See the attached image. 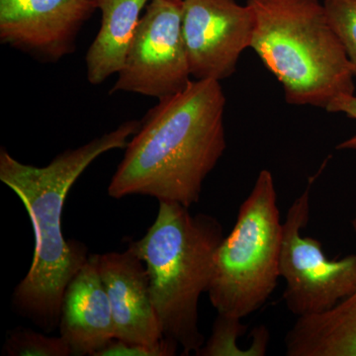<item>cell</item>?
<instances>
[{
	"instance_id": "cell-1",
	"label": "cell",
	"mask_w": 356,
	"mask_h": 356,
	"mask_svg": "<svg viewBox=\"0 0 356 356\" xmlns=\"http://www.w3.org/2000/svg\"><path fill=\"white\" fill-rule=\"evenodd\" d=\"M225 106L226 96L214 79L191 81L159 99L125 147L110 197L149 196L186 208L198 203L204 180L227 147Z\"/></svg>"
},
{
	"instance_id": "cell-4",
	"label": "cell",
	"mask_w": 356,
	"mask_h": 356,
	"mask_svg": "<svg viewBox=\"0 0 356 356\" xmlns=\"http://www.w3.org/2000/svg\"><path fill=\"white\" fill-rule=\"evenodd\" d=\"M254 18L250 48L277 79L288 104L327 108L355 95L348 55L320 0H247Z\"/></svg>"
},
{
	"instance_id": "cell-15",
	"label": "cell",
	"mask_w": 356,
	"mask_h": 356,
	"mask_svg": "<svg viewBox=\"0 0 356 356\" xmlns=\"http://www.w3.org/2000/svg\"><path fill=\"white\" fill-rule=\"evenodd\" d=\"M327 20L336 32L356 79V0H324Z\"/></svg>"
},
{
	"instance_id": "cell-17",
	"label": "cell",
	"mask_w": 356,
	"mask_h": 356,
	"mask_svg": "<svg viewBox=\"0 0 356 356\" xmlns=\"http://www.w3.org/2000/svg\"><path fill=\"white\" fill-rule=\"evenodd\" d=\"M178 346L163 337L156 344L130 343L114 339L95 356H172L177 355Z\"/></svg>"
},
{
	"instance_id": "cell-16",
	"label": "cell",
	"mask_w": 356,
	"mask_h": 356,
	"mask_svg": "<svg viewBox=\"0 0 356 356\" xmlns=\"http://www.w3.org/2000/svg\"><path fill=\"white\" fill-rule=\"evenodd\" d=\"M242 318L229 317L218 314L212 334L202 348L198 350V356H242L245 351L236 344L238 337L247 331V325L243 324Z\"/></svg>"
},
{
	"instance_id": "cell-6",
	"label": "cell",
	"mask_w": 356,
	"mask_h": 356,
	"mask_svg": "<svg viewBox=\"0 0 356 356\" xmlns=\"http://www.w3.org/2000/svg\"><path fill=\"white\" fill-rule=\"evenodd\" d=\"M325 163L309 178L282 224L280 269V277L286 283L283 299L288 310L297 318L331 310L356 288V252L330 259L320 241L302 235L310 220L312 188Z\"/></svg>"
},
{
	"instance_id": "cell-3",
	"label": "cell",
	"mask_w": 356,
	"mask_h": 356,
	"mask_svg": "<svg viewBox=\"0 0 356 356\" xmlns=\"http://www.w3.org/2000/svg\"><path fill=\"white\" fill-rule=\"evenodd\" d=\"M224 238L216 218L159 201L146 235L129 243L147 267L163 337L177 343L182 355H196L205 343L198 325L199 299L209 289L214 254Z\"/></svg>"
},
{
	"instance_id": "cell-18",
	"label": "cell",
	"mask_w": 356,
	"mask_h": 356,
	"mask_svg": "<svg viewBox=\"0 0 356 356\" xmlns=\"http://www.w3.org/2000/svg\"><path fill=\"white\" fill-rule=\"evenodd\" d=\"M325 111L329 113H343L348 118L356 121V95H343L337 96L327 105ZM339 151H356V133L344 140L336 147Z\"/></svg>"
},
{
	"instance_id": "cell-14",
	"label": "cell",
	"mask_w": 356,
	"mask_h": 356,
	"mask_svg": "<svg viewBox=\"0 0 356 356\" xmlns=\"http://www.w3.org/2000/svg\"><path fill=\"white\" fill-rule=\"evenodd\" d=\"M44 334L25 329V327H16L7 336L2 355L6 356L72 355V350L64 337H48Z\"/></svg>"
},
{
	"instance_id": "cell-13",
	"label": "cell",
	"mask_w": 356,
	"mask_h": 356,
	"mask_svg": "<svg viewBox=\"0 0 356 356\" xmlns=\"http://www.w3.org/2000/svg\"><path fill=\"white\" fill-rule=\"evenodd\" d=\"M356 238V210L351 220ZM295 343L305 356H356V288L331 310L299 318Z\"/></svg>"
},
{
	"instance_id": "cell-12",
	"label": "cell",
	"mask_w": 356,
	"mask_h": 356,
	"mask_svg": "<svg viewBox=\"0 0 356 356\" xmlns=\"http://www.w3.org/2000/svg\"><path fill=\"white\" fill-rule=\"evenodd\" d=\"M149 0H98L102 27L86 54L88 79L98 86L125 64L129 48L140 22V14Z\"/></svg>"
},
{
	"instance_id": "cell-11",
	"label": "cell",
	"mask_w": 356,
	"mask_h": 356,
	"mask_svg": "<svg viewBox=\"0 0 356 356\" xmlns=\"http://www.w3.org/2000/svg\"><path fill=\"white\" fill-rule=\"evenodd\" d=\"M58 330L72 355L95 356L115 339L114 318L100 275L98 254L89 255L65 288Z\"/></svg>"
},
{
	"instance_id": "cell-8",
	"label": "cell",
	"mask_w": 356,
	"mask_h": 356,
	"mask_svg": "<svg viewBox=\"0 0 356 356\" xmlns=\"http://www.w3.org/2000/svg\"><path fill=\"white\" fill-rule=\"evenodd\" d=\"M254 18L236 0H182V35L191 76L221 81L233 76L250 48Z\"/></svg>"
},
{
	"instance_id": "cell-5",
	"label": "cell",
	"mask_w": 356,
	"mask_h": 356,
	"mask_svg": "<svg viewBox=\"0 0 356 356\" xmlns=\"http://www.w3.org/2000/svg\"><path fill=\"white\" fill-rule=\"evenodd\" d=\"M282 224L273 173L262 170L214 254L207 293L218 314L243 320L271 296L280 277Z\"/></svg>"
},
{
	"instance_id": "cell-10",
	"label": "cell",
	"mask_w": 356,
	"mask_h": 356,
	"mask_svg": "<svg viewBox=\"0 0 356 356\" xmlns=\"http://www.w3.org/2000/svg\"><path fill=\"white\" fill-rule=\"evenodd\" d=\"M100 275L111 305L115 339L156 344L163 339L144 261L131 248L98 254Z\"/></svg>"
},
{
	"instance_id": "cell-2",
	"label": "cell",
	"mask_w": 356,
	"mask_h": 356,
	"mask_svg": "<svg viewBox=\"0 0 356 356\" xmlns=\"http://www.w3.org/2000/svg\"><path fill=\"white\" fill-rule=\"evenodd\" d=\"M140 126V121L125 122L83 146L58 154L43 168L25 165L4 147L0 149V180L22 201L35 236L31 267L14 289L11 303L16 313L46 334L58 329L65 288L89 257L83 243L63 235L67 194L98 156L127 147Z\"/></svg>"
},
{
	"instance_id": "cell-9",
	"label": "cell",
	"mask_w": 356,
	"mask_h": 356,
	"mask_svg": "<svg viewBox=\"0 0 356 356\" xmlns=\"http://www.w3.org/2000/svg\"><path fill=\"white\" fill-rule=\"evenodd\" d=\"M98 0H0V41L41 62L76 51L83 26Z\"/></svg>"
},
{
	"instance_id": "cell-7",
	"label": "cell",
	"mask_w": 356,
	"mask_h": 356,
	"mask_svg": "<svg viewBox=\"0 0 356 356\" xmlns=\"http://www.w3.org/2000/svg\"><path fill=\"white\" fill-rule=\"evenodd\" d=\"M111 93H138L158 99L191 83L182 35V0H152L140 19L125 64Z\"/></svg>"
}]
</instances>
